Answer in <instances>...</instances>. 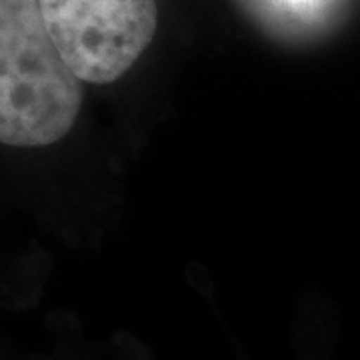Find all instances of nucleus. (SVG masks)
Masks as SVG:
<instances>
[{
	"instance_id": "obj_1",
	"label": "nucleus",
	"mask_w": 360,
	"mask_h": 360,
	"mask_svg": "<svg viewBox=\"0 0 360 360\" xmlns=\"http://www.w3.org/2000/svg\"><path fill=\"white\" fill-rule=\"evenodd\" d=\"M77 75L52 42L37 0H0V144L39 148L72 130Z\"/></svg>"
},
{
	"instance_id": "obj_3",
	"label": "nucleus",
	"mask_w": 360,
	"mask_h": 360,
	"mask_svg": "<svg viewBox=\"0 0 360 360\" xmlns=\"http://www.w3.org/2000/svg\"><path fill=\"white\" fill-rule=\"evenodd\" d=\"M255 22L278 34H292L316 22L330 0H236Z\"/></svg>"
},
{
	"instance_id": "obj_2",
	"label": "nucleus",
	"mask_w": 360,
	"mask_h": 360,
	"mask_svg": "<svg viewBox=\"0 0 360 360\" xmlns=\"http://www.w3.org/2000/svg\"><path fill=\"white\" fill-rule=\"evenodd\" d=\"M52 42L78 80L108 84L127 75L158 26L156 0H37Z\"/></svg>"
}]
</instances>
